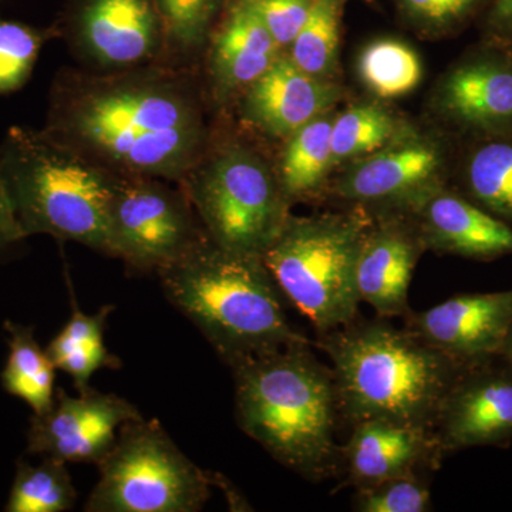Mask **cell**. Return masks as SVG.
Masks as SVG:
<instances>
[{
  "label": "cell",
  "instance_id": "6da1fadb",
  "mask_svg": "<svg viewBox=\"0 0 512 512\" xmlns=\"http://www.w3.org/2000/svg\"><path fill=\"white\" fill-rule=\"evenodd\" d=\"M43 131L120 177L181 181L210 144L194 83L157 67L59 73Z\"/></svg>",
  "mask_w": 512,
  "mask_h": 512
},
{
  "label": "cell",
  "instance_id": "7a4b0ae2",
  "mask_svg": "<svg viewBox=\"0 0 512 512\" xmlns=\"http://www.w3.org/2000/svg\"><path fill=\"white\" fill-rule=\"evenodd\" d=\"M231 372L239 429L311 483L338 476V393L332 367L318 360L311 342L249 357Z\"/></svg>",
  "mask_w": 512,
  "mask_h": 512
},
{
  "label": "cell",
  "instance_id": "3957f363",
  "mask_svg": "<svg viewBox=\"0 0 512 512\" xmlns=\"http://www.w3.org/2000/svg\"><path fill=\"white\" fill-rule=\"evenodd\" d=\"M332 362L340 419H386L433 430L444 397L466 367L389 319L352 320L319 333Z\"/></svg>",
  "mask_w": 512,
  "mask_h": 512
},
{
  "label": "cell",
  "instance_id": "277c9868",
  "mask_svg": "<svg viewBox=\"0 0 512 512\" xmlns=\"http://www.w3.org/2000/svg\"><path fill=\"white\" fill-rule=\"evenodd\" d=\"M157 274L168 302L200 329L229 369L309 342L286 318L284 295L261 256L228 251L207 237Z\"/></svg>",
  "mask_w": 512,
  "mask_h": 512
},
{
  "label": "cell",
  "instance_id": "5b68a950",
  "mask_svg": "<svg viewBox=\"0 0 512 512\" xmlns=\"http://www.w3.org/2000/svg\"><path fill=\"white\" fill-rule=\"evenodd\" d=\"M0 173L25 237L46 234L109 255V210L120 175L25 127L9 128Z\"/></svg>",
  "mask_w": 512,
  "mask_h": 512
},
{
  "label": "cell",
  "instance_id": "8992f818",
  "mask_svg": "<svg viewBox=\"0 0 512 512\" xmlns=\"http://www.w3.org/2000/svg\"><path fill=\"white\" fill-rule=\"evenodd\" d=\"M372 221L373 215L357 205L311 217L291 214L262 256L279 291L318 335L357 318V259Z\"/></svg>",
  "mask_w": 512,
  "mask_h": 512
},
{
  "label": "cell",
  "instance_id": "52a82bcc",
  "mask_svg": "<svg viewBox=\"0 0 512 512\" xmlns=\"http://www.w3.org/2000/svg\"><path fill=\"white\" fill-rule=\"evenodd\" d=\"M180 183L208 237L228 251L262 258L291 215L275 167L241 141H210Z\"/></svg>",
  "mask_w": 512,
  "mask_h": 512
},
{
  "label": "cell",
  "instance_id": "ba28073f",
  "mask_svg": "<svg viewBox=\"0 0 512 512\" xmlns=\"http://www.w3.org/2000/svg\"><path fill=\"white\" fill-rule=\"evenodd\" d=\"M97 466L100 480L87 512L201 511L217 478L195 466L157 420L123 424Z\"/></svg>",
  "mask_w": 512,
  "mask_h": 512
},
{
  "label": "cell",
  "instance_id": "9c48e42d",
  "mask_svg": "<svg viewBox=\"0 0 512 512\" xmlns=\"http://www.w3.org/2000/svg\"><path fill=\"white\" fill-rule=\"evenodd\" d=\"M107 235L109 255L144 272L173 265L208 237L185 192L150 177L119 178Z\"/></svg>",
  "mask_w": 512,
  "mask_h": 512
},
{
  "label": "cell",
  "instance_id": "30bf717a",
  "mask_svg": "<svg viewBox=\"0 0 512 512\" xmlns=\"http://www.w3.org/2000/svg\"><path fill=\"white\" fill-rule=\"evenodd\" d=\"M443 147L419 130L343 168L329 194L369 212H404L441 187Z\"/></svg>",
  "mask_w": 512,
  "mask_h": 512
},
{
  "label": "cell",
  "instance_id": "8fae6325",
  "mask_svg": "<svg viewBox=\"0 0 512 512\" xmlns=\"http://www.w3.org/2000/svg\"><path fill=\"white\" fill-rule=\"evenodd\" d=\"M143 416L128 400L92 389L69 396L57 389L55 404L30 419L28 451L64 463L99 464L109 454L120 427Z\"/></svg>",
  "mask_w": 512,
  "mask_h": 512
},
{
  "label": "cell",
  "instance_id": "7c38bea8",
  "mask_svg": "<svg viewBox=\"0 0 512 512\" xmlns=\"http://www.w3.org/2000/svg\"><path fill=\"white\" fill-rule=\"evenodd\" d=\"M434 434L444 454L512 443V367L500 356L466 367L441 403Z\"/></svg>",
  "mask_w": 512,
  "mask_h": 512
},
{
  "label": "cell",
  "instance_id": "4fadbf2b",
  "mask_svg": "<svg viewBox=\"0 0 512 512\" xmlns=\"http://www.w3.org/2000/svg\"><path fill=\"white\" fill-rule=\"evenodd\" d=\"M404 326L463 367L500 356L512 329V289L463 293L421 312Z\"/></svg>",
  "mask_w": 512,
  "mask_h": 512
},
{
  "label": "cell",
  "instance_id": "5bb4252c",
  "mask_svg": "<svg viewBox=\"0 0 512 512\" xmlns=\"http://www.w3.org/2000/svg\"><path fill=\"white\" fill-rule=\"evenodd\" d=\"M66 23L94 63L137 67L165 42L153 0H70Z\"/></svg>",
  "mask_w": 512,
  "mask_h": 512
},
{
  "label": "cell",
  "instance_id": "9a60e30c",
  "mask_svg": "<svg viewBox=\"0 0 512 512\" xmlns=\"http://www.w3.org/2000/svg\"><path fill=\"white\" fill-rule=\"evenodd\" d=\"M356 266L360 302L372 306L379 318H406L413 272L424 251L416 222L406 212H370Z\"/></svg>",
  "mask_w": 512,
  "mask_h": 512
},
{
  "label": "cell",
  "instance_id": "2e32d148",
  "mask_svg": "<svg viewBox=\"0 0 512 512\" xmlns=\"http://www.w3.org/2000/svg\"><path fill=\"white\" fill-rule=\"evenodd\" d=\"M350 427L340 473H345V483L353 488L421 476V471L437 470L446 457L434 431L424 427L386 419L363 420Z\"/></svg>",
  "mask_w": 512,
  "mask_h": 512
},
{
  "label": "cell",
  "instance_id": "e0dca14e",
  "mask_svg": "<svg viewBox=\"0 0 512 512\" xmlns=\"http://www.w3.org/2000/svg\"><path fill=\"white\" fill-rule=\"evenodd\" d=\"M342 96V87L335 80L303 72L285 52L242 94V119L266 136L285 141L299 128L333 111Z\"/></svg>",
  "mask_w": 512,
  "mask_h": 512
},
{
  "label": "cell",
  "instance_id": "ac0fdd59",
  "mask_svg": "<svg viewBox=\"0 0 512 512\" xmlns=\"http://www.w3.org/2000/svg\"><path fill=\"white\" fill-rule=\"evenodd\" d=\"M404 212L416 222L431 251L477 261L512 255L511 225L444 185L427 192Z\"/></svg>",
  "mask_w": 512,
  "mask_h": 512
},
{
  "label": "cell",
  "instance_id": "d6986e66",
  "mask_svg": "<svg viewBox=\"0 0 512 512\" xmlns=\"http://www.w3.org/2000/svg\"><path fill=\"white\" fill-rule=\"evenodd\" d=\"M285 50L245 0H229L211 33L210 73L220 99L242 96Z\"/></svg>",
  "mask_w": 512,
  "mask_h": 512
},
{
  "label": "cell",
  "instance_id": "ffe728a7",
  "mask_svg": "<svg viewBox=\"0 0 512 512\" xmlns=\"http://www.w3.org/2000/svg\"><path fill=\"white\" fill-rule=\"evenodd\" d=\"M434 106L447 120L461 126L512 124V67L493 60L458 64L441 79Z\"/></svg>",
  "mask_w": 512,
  "mask_h": 512
},
{
  "label": "cell",
  "instance_id": "44dd1931",
  "mask_svg": "<svg viewBox=\"0 0 512 512\" xmlns=\"http://www.w3.org/2000/svg\"><path fill=\"white\" fill-rule=\"evenodd\" d=\"M335 113L318 117L286 138L275 165L279 184L289 204L319 200L329 194L332 156V124Z\"/></svg>",
  "mask_w": 512,
  "mask_h": 512
},
{
  "label": "cell",
  "instance_id": "7402d4cb",
  "mask_svg": "<svg viewBox=\"0 0 512 512\" xmlns=\"http://www.w3.org/2000/svg\"><path fill=\"white\" fill-rule=\"evenodd\" d=\"M72 296V318L55 336L46 348L57 370L67 373L73 379L79 394L92 389L90 380L100 369H119V357L111 355L104 345V329L107 319L114 311L113 305H106L96 315H86Z\"/></svg>",
  "mask_w": 512,
  "mask_h": 512
},
{
  "label": "cell",
  "instance_id": "603a6c76",
  "mask_svg": "<svg viewBox=\"0 0 512 512\" xmlns=\"http://www.w3.org/2000/svg\"><path fill=\"white\" fill-rule=\"evenodd\" d=\"M413 131L409 121L376 101L353 104L333 117V165L338 168L372 156Z\"/></svg>",
  "mask_w": 512,
  "mask_h": 512
},
{
  "label": "cell",
  "instance_id": "cb8c5ba5",
  "mask_svg": "<svg viewBox=\"0 0 512 512\" xmlns=\"http://www.w3.org/2000/svg\"><path fill=\"white\" fill-rule=\"evenodd\" d=\"M5 330L9 356L0 375L3 389L28 404L36 416L49 412L55 404L56 366L37 343L33 326L8 320Z\"/></svg>",
  "mask_w": 512,
  "mask_h": 512
},
{
  "label": "cell",
  "instance_id": "d4e9b609",
  "mask_svg": "<svg viewBox=\"0 0 512 512\" xmlns=\"http://www.w3.org/2000/svg\"><path fill=\"white\" fill-rule=\"evenodd\" d=\"M357 73L366 89L383 100L413 93L423 80V62L412 46L393 37L372 40L357 57Z\"/></svg>",
  "mask_w": 512,
  "mask_h": 512
},
{
  "label": "cell",
  "instance_id": "484cf974",
  "mask_svg": "<svg viewBox=\"0 0 512 512\" xmlns=\"http://www.w3.org/2000/svg\"><path fill=\"white\" fill-rule=\"evenodd\" d=\"M346 0H313L311 13L286 50L303 72L335 80L339 67L340 23Z\"/></svg>",
  "mask_w": 512,
  "mask_h": 512
},
{
  "label": "cell",
  "instance_id": "4316f807",
  "mask_svg": "<svg viewBox=\"0 0 512 512\" xmlns=\"http://www.w3.org/2000/svg\"><path fill=\"white\" fill-rule=\"evenodd\" d=\"M76 498L67 463L45 457L39 466H32L25 460H19L5 511H70L76 504Z\"/></svg>",
  "mask_w": 512,
  "mask_h": 512
},
{
  "label": "cell",
  "instance_id": "83f0119b",
  "mask_svg": "<svg viewBox=\"0 0 512 512\" xmlns=\"http://www.w3.org/2000/svg\"><path fill=\"white\" fill-rule=\"evenodd\" d=\"M464 178L468 200L512 227V143L477 148Z\"/></svg>",
  "mask_w": 512,
  "mask_h": 512
},
{
  "label": "cell",
  "instance_id": "f1b7e54d",
  "mask_svg": "<svg viewBox=\"0 0 512 512\" xmlns=\"http://www.w3.org/2000/svg\"><path fill=\"white\" fill-rule=\"evenodd\" d=\"M153 3L160 16L165 42L191 52L211 37L229 0H153Z\"/></svg>",
  "mask_w": 512,
  "mask_h": 512
},
{
  "label": "cell",
  "instance_id": "f546056e",
  "mask_svg": "<svg viewBox=\"0 0 512 512\" xmlns=\"http://www.w3.org/2000/svg\"><path fill=\"white\" fill-rule=\"evenodd\" d=\"M45 37L23 23L0 20V94L28 82Z\"/></svg>",
  "mask_w": 512,
  "mask_h": 512
},
{
  "label": "cell",
  "instance_id": "4dcf8cb0",
  "mask_svg": "<svg viewBox=\"0 0 512 512\" xmlns=\"http://www.w3.org/2000/svg\"><path fill=\"white\" fill-rule=\"evenodd\" d=\"M353 510L359 512H426L431 510L429 485L421 476L389 478L355 488Z\"/></svg>",
  "mask_w": 512,
  "mask_h": 512
},
{
  "label": "cell",
  "instance_id": "1f68e13d",
  "mask_svg": "<svg viewBox=\"0 0 512 512\" xmlns=\"http://www.w3.org/2000/svg\"><path fill=\"white\" fill-rule=\"evenodd\" d=\"M282 49L288 50L311 13L313 0H245Z\"/></svg>",
  "mask_w": 512,
  "mask_h": 512
},
{
  "label": "cell",
  "instance_id": "d6a6232c",
  "mask_svg": "<svg viewBox=\"0 0 512 512\" xmlns=\"http://www.w3.org/2000/svg\"><path fill=\"white\" fill-rule=\"evenodd\" d=\"M477 0H399L404 15L417 28L429 33L444 32L460 22Z\"/></svg>",
  "mask_w": 512,
  "mask_h": 512
},
{
  "label": "cell",
  "instance_id": "836d02e7",
  "mask_svg": "<svg viewBox=\"0 0 512 512\" xmlns=\"http://www.w3.org/2000/svg\"><path fill=\"white\" fill-rule=\"evenodd\" d=\"M25 238L0 173V258L8 255L10 249L15 248Z\"/></svg>",
  "mask_w": 512,
  "mask_h": 512
},
{
  "label": "cell",
  "instance_id": "e575fe53",
  "mask_svg": "<svg viewBox=\"0 0 512 512\" xmlns=\"http://www.w3.org/2000/svg\"><path fill=\"white\" fill-rule=\"evenodd\" d=\"M493 20L498 28L512 32V0H495Z\"/></svg>",
  "mask_w": 512,
  "mask_h": 512
},
{
  "label": "cell",
  "instance_id": "d590c367",
  "mask_svg": "<svg viewBox=\"0 0 512 512\" xmlns=\"http://www.w3.org/2000/svg\"><path fill=\"white\" fill-rule=\"evenodd\" d=\"M501 359H504L512 367V329L507 340H505L503 350L500 353Z\"/></svg>",
  "mask_w": 512,
  "mask_h": 512
}]
</instances>
